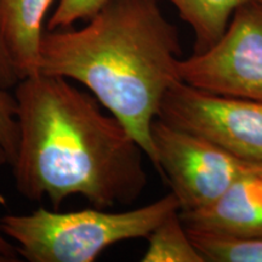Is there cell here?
<instances>
[{
	"label": "cell",
	"instance_id": "cell-1",
	"mask_svg": "<svg viewBox=\"0 0 262 262\" xmlns=\"http://www.w3.org/2000/svg\"><path fill=\"white\" fill-rule=\"evenodd\" d=\"M17 120L15 185L31 202L58 208L83 195L98 209L130 205L147 186L145 150L93 94L70 79L38 73L14 94Z\"/></svg>",
	"mask_w": 262,
	"mask_h": 262
},
{
	"label": "cell",
	"instance_id": "cell-2",
	"mask_svg": "<svg viewBox=\"0 0 262 262\" xmlns=\"http://www.w3.org/2000/svg\"><path fill=\"white\" fill-rule=\"evenodd\" d=\"M86 22L42 33L38 72L88 88L155 165L150 127L166 93L182 81L179 29L157 0H108Z\"/></svg>",
	"mask_w": 262,
	"mask_h": 262
},
{
	"label": "cell",
	"instance_id": "cell-3",
	"mask_svg": "<svg viewBox=\"0 0 262 262\" xmlns=\"http://www.w3.org/2000/svg\"><path fill=\"white\" fill-rule=\"evenodd\" d=\"M173 211H180V205L170 192L141 208L119 212L39 208L31 214L3 215L0 231L15 242L16 251L26 261L93 262L113 244L147 238Z\"/></svg>",
	"mask_w": 262,
	"mask_h": 262
},
{
	"label": "cell",
	"instance_id": "cell-4",
	"mask_svg": "<svg viewBox=\"0 0 262 262\" xmlns=\"http://www.w3.org/2000/svg\"><path fill=\"white\" fill-rule=\"evenodd\" d=\"M156 169L171 187L180 212L205 208L258 164L238 158L201 135L156 118L150 127Z\"/></svg>",
	"mask_w": 262,
	"mask_h": 262
},
{
	"label": "cell",
	"instance_id": "cell-5",
	"mask_svg": "<svg viewBox=\"0 0 262 262\" xmlns=\"http://www.w3.org/2000/svg\"><path fill=\"white\" fill-rule=\"evenodd\" d=\"M179 74L206 93L262 101V0L239 6L215 45L181 58Z\"/></svg>",
	"mask_w": 262,
	"mask_h": 262
},
{
	"label": "cell",
	"instance_id": "cell-6",
	"mask_svg": "<svg viewBox=\"0 0 262 262\" xmlns=\"http://www.w3.org/2000/svg\"><path fill=\"white\" fill-rule=\"evenodd\" d=\"M159 119L212 141L238 158L262 163V101L222 96L179 81L170 88Z\"/></svg>",
	"mask_w": 262,
	"mask_h": 262
},
{
	"label": "cell",
	"instance_id": "cell-7",
	"mask_svg": "<svg viewBox=\"0 0 262 262\" xmlns=\"http://www.w3.org/2000/svg\"><path fill=\"white\" fill-rule=\"evenodd\" d=\"M262 164L239 178L210 205L180 212L186 228L235 238L262 237Z\"/></svg>",
	"mask_w": 262,
	"mask_h": 262
},
{
	"label": "cell",
	"instance_id": "cell-8",
	"mask_svg": "<svg viewBox=\"0 0 262 262\" xmlns=\"http://www.w3.org/2000/svg\"><path fill=\"white\" fill-rule=\"evenodd\" d=\"M54 0H0V37L19 79L38 73L42 22Z\"/></svg>",
	"mask_w": 262,
	"mask_h": 262
},
{
	"label": "cell",
	"instance_id": "cell-9",
	"mask_svg": "<svg viewBox=\"0 0 262 262\" xmlns=\"http://www.w3.org/2000/svg\"><path fill=\"white\" fill-rule=\"evenodd\" d=\"M194 35V54L211 48L222 37L239 6L249 0H168Z\"/></svg>",
	"mask_w": 262,
	"mask_h": 262
},
{
	"label": "cell",
	"instance_id": "cell-10",
	"mask_svg": "<svg viewBox=\"0 0 262 262\" xmlns=\"http://www.w3.org/2000/svg\"><path fill=\"white\" fill-rule=\"evenodd\" d=\"M143 262H205L193 244L179 211H173L153 229Z\"/></svg>",
	"mask_w": 262,
	"mask_h": 262
},
{
	"label": "cell",
	"instance_id": "cell-11",
	"mask_svg": "<svg viewBox=\"0 0 262 262\" xmlns=\"http://www.w3.org/2000/svg\"><path fill=\"white\" fill-rule=\"evenodd\" d=\"M205 262H262V237L235 238L188 229Z\"/></svg>",
	"mask_w": 262,
	"mask_h": 262
},
{
	"label": "cell",
	"instance_id": "cell-12",
	"mask_svg": "<svg viewBox=\"0 0 262 262\" xmlns=\"http://www.w3.org/2000/svg\"><path fill=\"white\" fill-rule=\"evenodd\" d=\"M108 0H60L48 22V29L72 27L75 22L88 21Z\"/></svg>",
	"mask_w": 262,
	"mask_h": 262
},
{
	"label": "cell",
	"instance_id": "cell-13",
	"mask_svg": "<svg viewBox=\"0 0 262 262\" xmlns=\"http://www.w3.org/2000/svg\"><path fill=\"white\" fill-rule=\"evenodd\" d=\"M17 141L16 101L14 95L0 88V146L10 149Z\"/></svg>",
	"mask_w": 262,
	"mask_h": 262
},
{
	"label": "cell",
	"instance_id": "cell-14",
	"mask_svg": "<svg viewBox=\"0 0 262 262\" xmlns=\"http://www.w3.org/2000/svg\"><path fill=\"white\" fill-rule=\"evenodd\" d=\"M18 81L19 77L17 72H16L14 64L10 60L4 42L0 37V88L4 90H9L10 88L16 86Z\"/></svg>",
	"mask_w": 262,
	"mask_h": 262
},
{
	"label": "cell",
	"instance_id": "cell-15",
	"mask_svg": "<svg viewBox=\"0 0 262 262\" xmlns=\"http://www.w3.org/2000/svg\"><path fill=\"white\" fill-rule=\"evenodd\" d=\"M17 257L18 254L17 251H16L15 245L2 233V231H0V261H17Z\"/></svg>",
	"mask_w": 262,
	"mask_h": 262
},
{
	"label": "cell",
	"instance_id": "cell-16",
	"mask_svg": "<svg viewBox=\"0 0 262 262\" xmlns=\"http://www.w3.org/2000/svg\"><path fill=\"white\" fill-rule=\"evenodd\" d=\"M260 173H261V178H262V168H261V170H260Z\"/></svg>",
	"mask_w": 262,
	"mask_h": 262
}]
</instances>
